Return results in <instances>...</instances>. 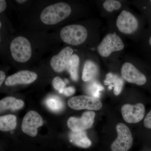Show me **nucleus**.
I'll use <instances>...</instances> for the list:
<instances>
[{"instance_id": "f257e3e1", "label": "nucleus", "mask_w": 151, "mask_h": 151, "mask_svg": "<svg viewBox=\"0 0 151 151\" xmlns=\"http://www.w3.org/2000/svg\"><path fill=\"white\" fill-rule=\"evenodd\" d=\"M71 12V8L66 3H56L44 9L41 13V20L47 25L57 24L67 18Z\"/></svg>"}, {"instance_id": "f03ea898", "label": "nucleus", "mask_w": 151, "mask_h": 151, "mask_svg": "<svg viewBox=\"0 0 151 151\" xmlns=\"http://www.w3.org/2000/svg\"><path fill=\"white\" fill-rule=\"evenodd\" d=\"M88 32L86 28L81 25L66 26L60 31L61 39L65 43L73 45H78L86 40Z\"/></svg>"}, {"instance_id": "7ed1b4c3", "label": "nucleus", "mask_w": 151, "mask_h": 151, "mask_svg": "<svg viewBox=\"0 0 151 151\" xmlns=\"http://www.w3.org/2000/svg\"><path fill=\"white\" fill-rule=\"evenodd\" d=\"M10 50L12 57L20 63H24L31 57V45L29 41L23 37H18L11 42Z\"/></svg>"}, {"instance_id": "20e7f679", "label": "nucleus", "mask_w": 151, "mask_h": 151, "mask_svg": "<svg viewBox=\"0 0 151 151\" xmlns=\"http://www.w3.org/2000/svg\"><path fill=\"white\" fill-rule=\"evenodd\" d=\"M116 129L118 137L111 144V151H129L133 143L132 132L129 128L123 123H119L116 126Z\"/></svg>"}, {"instance_id": "39448f33", "label": "nucleus", "mask_w": 151, "mask_h": 151, "mask_svg": "<svg viewBox=\"0 0 151 151\" xmlns=\"http://www.w3.org/2000/svg\"><path fill=\"white\" fill-rule=\"evenodd\" d=\"M68 106L75 110H86L98 111L103 106L98 98L87 95H80L71 97L68 101Z\"/></svg>"}, {"instance_id": "423d86ee", "label": "nucleus", "mask_w": 151, "mask_h": 151, "mask_svg": "<svg viewBox=\"0 0 151 151\" xmlns=\"http://www.w3.org/2000/svg\"><path fill=\"white\" fill-rule=\"evenodd\" d=\"M124 45L121 38L114 34L107 35L97 47L98 52L101 56L107 57L113 52L121 51Z\"/></svg>"}, {"instance_id": "0eeeda50", "label": "nucleus", "mask_w": 151, "mask_h": 151, "mask_svg": "<svg viewBox=\"0 0 151 151\" xmlns=\"http://www.w3.org/2000/svg\"><path fill=\"white\" fill-rule=\"evenodd\" d=\"M43 124V119L38 113L33 111H30L23 119L22 130L26 134L35 137L37 134L38 128Z\"/></svg>"}, {"instance_id": "6e6552de", "label": "nucleus", "mask_w": 151, "mask_h": 151, "mask_svg": "<svg viewBox=\"0 0 151 151\" xmlns=\"http://www.w3.org/2000/svg\"><path fill=\"white\" fill-rule=\"evenodd\" d=\"M95 116L94 112L89 111L84 112L81 118L70 117L68 121V127L73 132L85 131L92 127Z\"/></svg>"}, {"instance_id": "1a4fd4ad", "label": "nucleus", "mask_w": 151, "mask_h": 151, "mask_svg": "<svg viewBox=\"0 0 151 151\" xmlns=\"http://www.w3.org/2000/svg\"><path fill=\"white\" fill-rule=\"evenodd\" d=\"M122 116L125 122L130 124H136L140 122L145 114V107L142 103L134 105L125 104L122 108Z\"/></svg>"}, {"instance_id": "9d476101", "label": "nucleus", "mask_w": 151, "mask_h": 151, "mask_svg": "<svg viewBox=\"0 0 151 151\" xmlns=\"http://www.w3.org/2000/svg\"><path fill=\"white\" fill-rule=\"evenodd\" d=\"M139 23L137 19L128 11H122L119 14L116 25L121 32L126 34H131L135 32L138 27Z\"/></svg>"}, {"instance_id": "9b49d317", "label": "nucleus", "mask_w": 151, "mask_h": 151, "mask_svg": "<svg viewBox=\"0 0 151 151\" xmlns=\"http://www.w3.org/2000/svg\"><path fill=\"white\" fill-rule=\"evenodd\" d=\"M121 73L123 78L129 83L143 85L147 81L145 76L130 63H125L123 64Z\"/></svg>"}, {"instance_id": "f8f14e48", "label": "nucleus", "mask_w": 151, "mask_h": 151, "mask_svg": "<svg viewBox=\"0 0 151 151\" xmlns=\"http://www.w3.org/2000/svg\"><path fill=\"white\" fill-rule=\"evenodd\" d=\"M73 52V50L70 47H67L63 49L58 54L52 57L50 63L52 69L57 73L63 71L66 68Z\"/></svg>"}, {"instance_id": "ddd939ff", "label": "nucleus", "mask_w": 151, "mask_h": 151, "mask_svg": "<svg viewBox=\"0 0 151 151\" xmlns=\"http://www.w3.org/2000/svg\"><path fill=\"white\" fill-rule=\"evenodd\" d=\"M37 75L33 71L23 70L10 76L6 79L5 84L11 86L18 84H29L36 80Z\"/></svg>"}, {"instance_id": "4468645a", "label": "nucleus", "mask_w": 151, "mask_h": 151, "mask_svg": "<svg viewBox=\"0 0 151 151\" xmlns=\"http://www.w3.org/2000/svg\"><path fill=\"white\" fill-rule=\"evenodd\" d=\"M69 139L72 144L82 148H88L92 145V142L87 137L85 131L70 132Z\"/></svg>"}, {"instance_id": "2eb2a0df", "label": "nucleus", "mask_w": 151, "mask_h": 151, "mask_svg": "<svg viewBox=\"0 0 151 151\" xmlns=\"http://www.w3.org/2000/svg\"><path fill=\"white\" fill-rule=\"evenodd\" d=\"M104 84L105 85H109L108 86L109 89H111L113 87L114 94L116 95H118L121 93L123 89L124 81L118 75L109 73L106 75Z\"/></svg>"}, {"instance_id": "dca6fc26", "label": "nucleus", "mask_w": 151, "mask_h": 151, "mask_svg": "<svg viewBox=\"0 0 151 151\" xmlns=\"http://www.w3.org/2000/svg\"><path fill=\"white\" fill-rule=\"evenodd\" d=\"M99 72V67L95 62L91 60H86L82 72V80L86 82L93 81L98 76Z\"/></svg>"}, {"instance_id": "f3484780", "label": "nucleus", "mask_w": 151, "mask_h": 151, "mask_svg": "<svg viewBox=\"0 0 151 151\" xmlns=\"http://www.w3.org/2000/svg\"><path fill=\"white\" fill-rule=\"evenodd\" d=\"M24 102L22 100L14 97H6L0 101L1 111L10 109L12 111L19 110L23 107Z\"/></svg>"}, {"instance_id": "a211bd4d", "label": "nucleus", "mask_w": 151, "mask_h": 151, "mask_svg": "<svg viewBox=\"0 0 151 151\" xmlns=\"http://www.w3.org/2000/svg\"><path fill=\"white\" fill-rule=\"evenodd\" d=\"M45 105L50 110L58 113L64 109V103L62 99L55 95L49 96L45 101Z\"/></svg>"}, {"instance_id": "6ab92c4d", "label": "nucleus", "mask_w": 151, "mask_h": 151, "mask_svg": "<svg viewBox=\"0 0 151 151\" xmlns=\"http://www.w3.org/2000/svg\"><path fill=\"white\" fill-rule=\"evenodd\" d=\"M79 65V57L76 54L72 55L68 63L66 69L70 73V77L73 81H76L78 80Z\"/></svg>"}, {"instance_id": "aec40b11", "label": "nucleus", "mask_w": 151, "mask_h": 151, "mask_svg": "<svg viewBox=\"0 0 151 151\" xmlns=\"http://www.w3.org/2000/svg\"><path fill=\"white\" fill-rule=\"evenodd\" d=\"M17 118L15 116L8 115L0 117V130L8 132L14 129L16 127Z\"/></svg>"}, {"instance_id": "412c9836", "label": "nucleus", "mask_w": 151, "mask_h": 151, "mask_svg": "<svg viewBox=\"0 0 151 151\" xmlns=\"http://www.w3.org/2000/svg\"><path fill=\"white\" fill-rule=\"evenodd\" d=\"M103 86L95 80L90 81L86 86V90L87 94L92 97L98 98L100 97V92L104 89Z\"/></svg>"}, {"instance_id": "4be33fe9", "label": "nucleus", "mask_w": 151, "mask_h": 151, "mask_svg": "<svg viewBox=\"0 0 151 151\" xmlns=\"http://www.w3.org/2000/svg\"><path fill=\"white\" fill-rule=\"evenodd\" d=\"M103 6L106 11L111 12L114 10H118L121 8L122 4L120 2L114 0H108L103 3Z\"/></svg>"}, {"instance_id": "5701e85b", "label": "nucleus", "mask_w": 151, "mask_h": 151, "mask_svg": "<svg viewBox=\"0 0 151 151\" xmlns=\"http://www.w3.org/2000/svg\"><path fill=\"white\" fill-rule=\"evenodd\" d=\"M52 84L55 89L58 91L60 93H61L66 87L65 83L62 81V79L60 77L58 76L53 78Z\"/></svg>"}, {"instance_id": "b1692460", "label": "nucleus", "mask_w": 151, "mask_h": 151, "mask_svg": "<svg viewBox=\"0 0 151 151\" xmlns=\"http://www.w3.org/2000/svg\"><path fill=\"white\" fill-rule=\"evenodd\" d=\"M144 124L146 128L151 129V110L146 116L144 120Z\"/></svg>"}, {"instance_id": "393cba45", "label": "nucleus", "mask_w": 151, "mask_h": 151, "mask_svg": "<svg viewBox=\"0 0 151 151\" xmlns=\"http://www.w3.org/2000/svg\"><path fill=\"white\" fill-rule=\"evenodd\" d=\"M75 92V88L72 86H69V87L65 88L61 93L65 94L67 96H71L74 94Z\"/></svg>"}, {"instance_id": "a878e982", "label": "nucleus", "mask_w": 151, "mask_h": 151, "mask_svg": "<svg viewBox=\"0 0 151 151\" xmlns=\"http://www.w3.org/2000/svg\"><path fill=\"white\" fill-rule=\"evenodd\" d=\"M6 7V3L5 1L1 0L0 1V13H1L5 10Z\"/></svg>"}, {"instance_id": "bb28decb", "label": "nucleus", "mask_w": 151, "mask_h": 151, "mask_svg": "<svg viewBox=\"0 0 151 151\" xmlns=\"http://www.w3.org/2000/svg\"><path fill=\"white\" fill-rule=\"evenodd\" d=\"M5 77V73H4V71L1 70L0 71V85L1 86L2 84L3 81L4 80Z\"/></svg>"}, {"instance_id": "cd10ccee", "label": "nucleus", "mask_w": 151, "mask_h": 151, "mask_svg": "<svg viewBox=\"0 0 151 151\" xmlns=\"http://www.w3.org/2000/svg\"><path fill=\"white\" fill-rule=\"evenodd\" d=\"M26 1L25 0H17V1H16L19 3V4H22V3L25 2Z\"/></svg>"}, {"instance_id": "c85d7f7f", "label": "nucleus", "mask_w": 151, "mask_h": 151, "mask_svg": "<svg viewBox=\"0 0 151 151\" xmlns=\"http://www.w3.org/2000/svg\"><path fill=\"white\" fill-rule=\"evenodd\" d=\"M149 42H150V45L151 46V37L150 38V40H149Z\"/></svg>"}, {"instance_id": "c756f323", "label": "nucleus", "mask_w": 151, "mask_h": 151, "mask_svg": "<svg viewBox=\"0 0 151 151\" xmlns=\"http://www.w3.org/2000/svg\"><path fill=\"white\" fill-rule=\"evenodd\" d=\"M1 26V22H0V27Z\"/></svg>"}, {"instance_id": "7c9ffc66", "label": "nucleus", "mask_w": 151, "mask_h": 151, "mask_svg": "<svg viewBox=\"0 0 151 151\" xmlns=\"http://www.w3.org/2000/svg\"></svg>"}]
</instances>
